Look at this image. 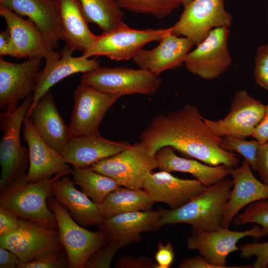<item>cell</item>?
Here are the masks:
<instances>
[{
  "mask_svg": "<svg viewBox=\"0 0 268 268\" xmlns=\"http://www.w3.org/2000/svg\"><path fill=\"white\" fill-rule=\"evenodd\" d=\"M140 141L155 155L165 146H171L185 156L208 165L234 168L239 159L221 147L222 137L205 124L198 107L186 104L175 112L155 117L141 133Z\"/></svg>",
  "mask_w": 268,
  "mask_h": 268,
  "instance_id": "obj_1",
  "label": "cell"
},
{
  "mask_svg": "<svg viewBox=\"0 0 268 268\" xmlns=\"http://www.w3.org/2000/svg\"><path fill=\"white\" fill-rule=\"evenodd\" d=\"M233 184L232 179L226 177L205 187L202 192L177 209L160 208L162 216L159 227L167 224L186 223L192 226V232L217 229L221 226Z\"/></svg>",
  "mask_w": 268,
  "mask_h": 268,
  "instance_id": "obj_2",
  "label": "cell"
},
{
  "mask_svg": "<svg viewBox=\"0 0 268 268\" xmlns=\"http://www.w3.org/2000/svg\"><path fill=\"white\" fill-rule=\"evenodd\" d=\"M26 176L15 180L0 192V207L20 218L58 229L56 216L48 205V200L53 195L54 182L64 176L57 175L36 182H27Z\"/></svg>",
  "mask_w": 268,
  "mask_h": 268,
  "instance_id": "obj_3",
  "label": "cell"
},
{
  "mask_svg": "<svg viewBox=\"0 0 268 268\" xmlns=\"http://www.w3.org/2000/svg\"><path fill=\"white\" fill-rule=\"evenodd\" d=\"M32 101L31 94L16 110L0 114V128L3 132L0 142V192L15 180L27 175L29 151L22 145L20 135L22 125Z\"/></svg>",
  "mask_w": 268,
  "mask_h": 268,
  "instance_id": "obj_4",
  "label": "cell"
},
{
  "mask_svg": "<svg viewBox=\"0 0 268 268\" xmlns=\"http://www.w3.org/2000/svg\"><path fill=\"white\" fill-rule=\"evenodd\" d=\"M48 205L56 216L60 242L67 256L69 268H84L89 258L107 242L105 234L100 229L93 232L80 226L67 208L55 198H49Z\"/></svg>",
  "mask_w": 268,
  "mask_h": 268,
  "instance_id": "obj_5",
  "label": "cell"
},
{
  "mask_svg": "<svg viewBox=\"0 0 268 268\" xmlns=\"http://www.w3.org/2000/svg\"><path fill=\"white\" fill-rule=\"evenodd\" d=\"M90 167L113 179L120 186L138 189L143 188L147 177L157 168V163L155 156L140 141Z\"/></svg>",
  "mask_w": 268,
  "mask_h": 268,
  "instance_id": "obj_6",
  "label": "cell"
},
{
  "mask_svg": "<svg viewBox=\"0 0 268 268\" xmlns=\"http://www.w3.org/2000/svg\"><path fill=\"white\" fill-rule=\"evenodd\" d=\"M81 82L100 91L125 95H152L159 89L162 80L150 71L125 67H99L84 73Z\"/></svg>",
  "mask_w": 268,
  "mask_h": 268,
  "instance_id": "obj_7",
  "label": "cell"
},
{
  "mask_svg": "<svg viewBox=\"0 0 268 268\" xmlns=\"http://www.w3.org/2000/svg\"><path fill=\"white\" fill-rule=\"evenodd\" d=\"M171 30L167 28L135 29L124 22L113 29L98 35L92 47L82 56H104L115 61L133 59L143 47L153 41H159Z\"/></svg>",
  "mask_w": 268,
  "mask_h": 268,
  "instance_id": "obj_8",
  "label": "cell"
},
{
  "mask_svg": "<svg viewBox=\"0 0 268 268\" xmlns=\"http://www.w3.org/2000/svg\"><path fill=\"white\" fill-rule=\"evenodd\" d=\"M171 27L172 33L187 38L194 45L202 42L218 27L230 28L233 17L225 8L224 0H192Z\"/></svg>",
  "mask_w": 268,
  "mask_h": 268,
  "instance_id": "obj_9",
  "label": "cell"
},
{
  "mask_svg": "<svg viewBox=\"0 0 268 268\" xmlns=\"http://www.w3.org/2000/svg\"><path fill=\"white\" fill-rule=\"evenodd\" d=\"M249 236L259 240L266 235L258 224L242 231L221 226L213 231L192 232L187 238V247L198 251L207 262L218 268H253L252 265L226 266L228 256L239 250L238 241Z\"/></svg>",
  "mask_w": 268,
  "mask_h": 268,
  "instance_id": "obj_10",
  "label": "cell"
},
{
  "mask_svg": "<svg viewBox=\"0 0 268 268\" xmlns=\"http://www.w3.org/2000/svg\"><path fill=\"white\" fill-rule=\"evenodd\" d=\"M229 28L212 30L187 56L184 65L191 73L205 80L216 79L230 67L232 58L228 41Z\"/></svg>",
  "mask_w": 268,
  "mask_h": 268,
  "instance_id": "obj_11",
  "label": "cell"
},
{
  "mask_svg": "<svg viewBox=\"0 0 268 268\" xmlns=\"http://www.w3.org/2000/svg\"><path fill=\"white\" fill-rule=\"evenodd\" d=\"M74 104L68 128L71 136L99 134L106 112L122 96L100 91L80 82L73 92Z\"/></svg>",
  "mask_w": 268,
  "mask_h": 268,
  "instance_id": "obj_12",
  "label": "cell"
},
{
  "mask_svg": "<svg viewBox=\"0 0 268 268\" xmlns=\"http://www.w3.org/2000/svg\"><path fill=\"white\" fill-rule=\"evenodd\" d=\"M42 59L30 58L17 64L0 58V108L2 112L16 110L20 100L33 94Z\"/></svg>",
  "mask_w": 268,
  "mask_h": 268,
  "instance_id": "obj_13",
  "label": "cell"
},
{
  "mask_svg": "<svg viewBox=\"0 0 268 268\" xmlns=\"http://www.w3.org/2000/svg\"><path fill=\"white\" fill-rule=\"evenodd\" d=\"M0 246L15 254L21 262L37 259L53 251L65 250L58 229L21 218L15 231L0 237Z\"/></svg>",
  "mask_w": 268,
  "mask_h": 268,
  "instance_id": "obj_14",
  "label": "cell"
},
{
  "mask_svg": "<svg viewBox=\"0 0 268 268\" xmlns=\"http://www.w3.org/2000/svg\"><path fill=\"white\" fill-rule=\"evenodd\" d=\"M265 105L251 96L246 90L237 91L231 101L229 112L222 119L213 121L204 118L206 126L220 137L251 136L262 121Z\"/></svg>",
  "mask_w": 268,
  "mask_h": 268,
  "instance_id": "obj_15",
  "label": "cell"
},
{
  "mask_svg": "<svg viewBox=\"0 0 268 268\" xmlns=\"http://www.w3.org/2000/svg\"><path fill=\"white\" fill-rule=\"evenodd\" d=\"M22 133L29 151V164L25 180L36 182L53 176L72 174L73 168L66 163L61 154L49 146L36 131L30 116L23 121Z\"/></svg>",
  "mask_w": 268,
  "mask_h": 268,
  "instance_id": "obj_16",
  "label": "cell"
},
{
  "mask_svg": "<svg viewBox=\"0 0 268 268\" xmlns=\"http://www.w3.org/2000/svg\"><path fill=\"white\" fill-rule=\"evenodd\" d=\"M0 15L6 24L13 42L16 58L40 57L45 62L60 58L61 53L46 43L37 26L29 19H24L0 4Z\"/></svg>",
  "mask_w": 268,
  "mask_h": 268,
  "instance_id": "obj_17",
  "label": "cell"
},
{
  "mask_svg": "<svg viewBox=\"0 0 268 268\" xmlns=\"http://www.w3.org/2000/svg\"><path fill=\"white\" fill-rule=\"evenodd\" d=\"M150 50L142 49L134 58L139 68L146 69L159 75L164 71L180 67L192 50L194 43L187 38L177 36L171 30Z\"/></svg>",
  "mask_w": 268,
  "mask_h": 268,
  "instance_id": "obj_18",
  "label": "cell"
},
{
  "mask_svg": "<svg viewBox=\"0 0 268 268\" xmlns=\"http://www.w3.org/2000/svg\"><path fill=\"white\" fill-rule=\"evenodd\" d=\"M131 144L127 141L107 139L100 134L71 136L60 153L73 167H88L105 158L115 155Z\"/></svg>",
  "mask_w": 268,
  "mask_h": 268,
  "instance_id": "obj_19",
  "label": "cell"
},
{
  "mask_svg": "<svg viewBox=\"0 0 268 268\" xmlns=\"http://www.w3.org/2000/svg\"><path fill=\"white\" fill-rule=\"evenodd\" d=\"M205 188L196 179H181L170 172L160 171L148 175L142 189L154 202L166 203L171 209H175L189 202Z\"/></svg>",
  "mask_w": 268,
  "mask_h": 268,
  "instance_id": "obj_20",
  "label": "cell"
},
{
  "mask_svg": "<svg viewBox=\"0 0 268 268\" xmlns=\"http://www.w3.org/2000/svg\"><path fill=\"white\" fill-rule=\"evenodd\" d=\"M0 4L22 17H27L51 48L56 49L60 41H64L56 0H0Z\"/></svg>",
  "mask_w": 268,
  "mask_h": 268,
  "instance_id": "obj_21",
  "label": "cell"
},
{
  "mask_svg": "<svg viewBox=\"0 0 268 268\" xmlns=\"http://www.w3.org/2000/svg\"><path fill=\"white\" fill-rule=\"evenodd\" d=\"M251 169L246 160L240 166L231 169L233 184L223 213L222 227L229 228L234 217L244 207L255 201L268 199V186L258 180Z\"/></svg>",
  "mask_w": 268,
  "mask_h": 268,
  "instance_id": "obj_22",
  "label": "cell"
},
{
  "mask_svg": "<svg viewBox=\"0 0 268 268\" xmlns=\"http://www.w3.org/2000/svg\"><path fill=\"white\" fill-rule=\"evenodd\" d=\"M161 216L160 208L156 211L127 212L105 219L98 227L108 241L118 240L126 246L138 242L142 233L159 228Z\"/></svg>",
  "mask_w": 268,
  "mask_h": 268,
  "instance_id": "obj_23",
  "label": "cell"
},
{
  "mask_svg": "<svg viewBox=\"0 0 268 268\" xmlns=\"http://www.w3.org/2000/svg\"><path fill=\"white\" fill-rule=\"evenodd\" d=\"M26 116H30L34 127L42 139L60 153L71 135L50 90L40 98Z\"/></svg>",
  "mask_w": 268,
  "mask_h": 268,
  "instance_id": "obj_24",
  "label": "cell"
},
{
  "mask_svg": "<svg viewBox=\"0 0 268 268\" xmlns=\"http://www.w3.org/2000/svg\"><path fill=\"white\" fill-rule=\"evenodd\" d=\"M60 58L45 62V65L40 70L36 89L33 94V101L30 111L40 98L56 83L71 75L86 73L100 67L99 61L90 59L82 55L74 57L72 52L63 48Z\"/></svg>",
  "mask_w": 268,
  "mask_h": 268,
  "instance_id": "obj_25",
  "label": "cell"
},
{
  "mask_svg": "<svg viewBox=\"0 0 268 268\" xmlns=\"http://www.w3.org/2000/svg\"><path fill=\"white\" fill-rule=\"evenodd\" d=\"M59 20L62 27L64 48L69 51L86 52L93 45L98 36L88 26V21L79 0H56Z\"/></svg>",
  "mask_w": 268,
  "mask_h": 268,
  "instance_id": "obj_26",
  "label": "cell"
},
{
  "mask_svg": "<svg viewBox=\"0 0 268 268\" xmlns=\"http://www.w3.org/2000/svg\"><path fill=\"white\" fill-rule=\"evenodd\" d=\"M74 184L70 178L64 176L54 182L53 195L67 208L71 217L79 225L84 227L99 226L105 219L98 205L83 192L78 191Z\"/></svg>",
  "mask_w": 268,
  "mask_h": 268,
  "instance_id": "obj_27",
  "label": "cell"
},
{
  "mask_svg": "<svg viewBox=\"0 0 268 268\" xmlns=\"http://www.w3.org/2000/svg\"><path fill=\"white\" fill-rule=\"evenodd\" d=\"M171 146H165L155 156L159 171L188 173L205 187L214 184L230 175L232 168L224 165L213 166L192 158L178 156Z\"/></svg>",
  "mask_w": 268,
  "mask_h": 268,
  "instance_id": "obj_28",
  "label": "cell"
},
{
  "mask_svg": "<svg viewBox=\"0 0 268 268\" xmlns=\"http://www.w3.org/2000/svg\"><path fill=\"white\" fill-rule=\"evenodd\" d=\"M154 202L144 189H133L120 186L110 193L98 205L104 219L119 214L151 209Z\"/></svg>",
  "mask_w": 268,
  "mask_h": 268,
  "instance_id": "obj_29",
  "label": "cell"
},
{
  "mask_svg": "<svg viewBox=\"0 0 268 268\" xmlns=\"http://www.w3.org/2000/svg\"><path fill=\"white\" fill-rule=\"evenodd\" d=\"M72 174L75 185L97 205L120 186L113 179L92 169L90 167H73Z\"/></svg>",
  "mask_w": 268,
  "mask_h": 268,
  "instance_id": "obj_30",
  "label": "cell"
},
{
  "mask_svg": "<svg viewBox=\"0 0 268 268\" xmlns=\"http://www.w3.org/2000/svg\"><path fill=\"white\" fill-rule=\"evenodd\" d=\"M89 23L97 25L103 32L124 23V13L117 0H79Z\"/></svg>",
  "mask_w": 268,
  "mask_h": 268,
  "instance_id": "obj_31",
  "label": "cell"
},
{
  "mask_svg": "<svg viewBox=\"0 0 268 268\" xmlns=\"http://www.w3.org/2000/svg\"><path fill=\"white\" fill-rule=\"evenodd\" d=\"M122 9L137 13L151 14L163 19L171 14L180 4L177 0H117Z\"/></svg>",
  "mask_w": 268,
  "mask_h": 268,
  "instance_id": "obj_32",
  "label": "cell"
},
{
  "mask_svg": "<svg viewBox=\"0 0 268 268\" xmlns=\"http://www.w3.org/2000/svg\"><path fill=\"white\" fill-rule=\"evenodd\" d=\"M232 223L235 226L257 224L266 236H268V201L260 200L249 204L242 212L234 217Z\"/></svg>",
  "mask_w": 268,
  "mask_h": 268,
  "instance_id": "obj_33",
  "label": "cell"
},
{
  "mask_svg": "<svg viewBox=\"0 0 268 268\" xmlns=\"http://www.w3.org/2000/svg\"><path fill=\"white\" fill-rule=\"evenodd\" d=\"M261 145L256 139L247 140L245 138L229 135L222 137L221 143L223 149L230 152L236 151L241 155L255 171L257 154Z\"/></svg>",
  "mask_w": 268,
  "mask_h": 268,
  "instance_id": "obj_34",
  "label": "cell"
},
{
  "mask_svg": "<svg viewBox=\"0 0 268 268\" xmlns=\"http://www.w3.org/2000/svg\"><path fill=\"white\" fill-rule=\"evenodd\" d=\"M69 261L64 250L55 251L39 258L21 262L17 268H67Z\"/></svg>",
  "mask_w": 268,
  "mask_h": 268,
  "instance_id": "obj_35",
  "label": "cell"
},
{
  "mask_svg": "<svg viewBox=\"0 0 268 268\" xmlns=\"http://www.w3.org/2000/svg\"><path fill=\"white\" fill-rule=\"evenodd\" d=\"M124 246L119 241H108L105 245L89 258L84 268H109L116 252Z\"/></svg>",
  "mask_w": 268,
  "mask_h": 268,
  "instance_id": "obj_36",
  "label": "cell"
},
{
  "mask_svg": "<svg viewBox=\"0 0 268 268\" xmlns=\"http://www.w3.org/2000/svg\"><path fill=\"white\" fill-rule=\"evenodd\" d=\"M242 259H249L252 256L256 260L253 268H266L268 264V241L264 242L247 243L239 247Z\"/></svg>",
  "mask_w": 268,
  "mask_h": 268,
  "instance_id": "obj_37",
  "label": "cell"
},
{
  "mask_svg": "<svg viewBox=\"0 0 268 268\" xmlns=\"http://www.w3.org/2000/svg\"><path fill=\"white\" fill-rule=\"evenodd\" d=\"M254 76L256 82L268 91V43L256 50Z\"/></svg>",
  "mask_w": 268,
  "mask_h": 268,
  "instance_id": "obj_38",
  "label": "cell"
},
{
  "mask_svg": "<svg viewBox=\"0 0 268 268\" xmlns=\"http://www.w3.org/2000/svg\"><path fill=\"white\" fill-rule=\"evenodd\" d=\"M174 258L175 252L172 244L168 242L164 245L162 242H159L154 255L156 268H170Z\"/></svg>",
  "mask_w": 268,
  "mask_h": 268,
  "instance_id": "obj_39",
  "label": "cell"
},
{
  "mask_svg": "<svg viewBox=\"0 0 268 268\" xmlns=\"http://www.w3.org/2000/svg\"><path fill=\"white\" fill-rule=\"evenodd\" d=\"M20 218L0 207V237L15 231L19 225Z\"/></svg>",
  "mask_w": 268,
  "mask_h": 268,
  "instance_id": "obj_40",
  "label": "cell"
},
{
  "mask_svg": "<svg viewBox=\"0 0 268 268\" xmlns=\"http://www.w3.org/2000/svg\"><path fill=\"white\" fill-rule=\"evenodd\" d=\"M116 268H156L154 264L149 258L141 256L134 258L125 256L120 258L115 265Z\"/></svg>",
  "mask_w": 268,
  "mask_h": 268,
  "instance_id": "obj_41",
  "label": "cell"
},
{
  "mask_svg": "<svg viewBox=\"0 0 268 268\" xmlns=\"http://www.w3.org/2000/svg\"><path fill=\"white\" fill-rule=\"evenodd\" d=\"M265 184L268 186V142L261 144L257 156L256 170Z\"/></svg>",
  "mask_w": 268,
  "mask_h": 268,
  "instance_id": "obj_42",
  "label": "cell"
},
{
  "mask_svg": "<svg viewBox=\"0 0 268 268\" xmlns=\"http://www.w3.org/2000/svg\"><path fill=\"white\" fill-rule=\"evenodd\" d=\"M251 136L259 141L261 144L268 142V104L265 105L264 117L255 128Z\"/></svg>",
  "mask_w": 268,
  "mask_h": 268,
  "instance_id": "obj_43",
  "label": "cell"
},
{
  "mask_svg": "<svg viewBox=\"0 0 268 268\" xmlns=\"http://www.w3.org/2000/svg\"><path fill=\"white\" fill-rule=\"evenodd\" d=\"M0 55L16 58L15 46L9 31L6 27L0 33Z\"/></svg>",
  "mask_w": 268,
  "mask_h": 268,
  "instance_id": "obj_44",
  "label": "cell"
},
{
  "mask_svg": "<svg viewBox=\"0 0 268 268\" xmlns=\"http://www.w3.org/2000/svg\"><path fill=\"white\" fill-rule=\"evenodd\" d=\"M21 262L18 257L13 252L0 247V268H17Z\"/></svg>",
  "mask_w": 268,
  "mask_h": 268,
  "instance_id": "obj_45",
  "label": "cell"
},
{
  "mask_svg": "<svg viewBox=\"0 0 268 268\" xmlns=\"http://www.w3.org/2000/svg\"><path fill=\"white\" fill-rule=\"evenodd\" d=\"M178 268H218L207 262L201 256L184 258Z\"/></svg>",
  "mask_w": 268,
  "mask_h": 268,
  "instance_id": "obj_46",
  "label": "cell"
},
{
  "mask_svg": "<svg viewBox=\"0 0 268 268\" xmlns=\"http://www.w3.org/2000/svg\"><path fill=\"white\" fill-rule=\"evenodd\" d=\"M180 5H182L184 7L188 5L192 0H177Z\"/></svg>",
  "mask_w": 268,
  "mask_h": 268,
  "instance_id": "obj_47",
  "label": "cell"
},
{
  "mask_svg": "<svg viewBox=\"0 0 268 268\" xmlns=\"http://www.w3.org/2000/svg\"><path fill=\"white\" fill-rule=\"evenodd\" d=\"M267 268H268V265H267Z\"/></svg>",
  "mask_w": 268,
  "mask_h": 268,
  "instance_id": "obj_48",
  "label": "cell"
}]
</instances>
